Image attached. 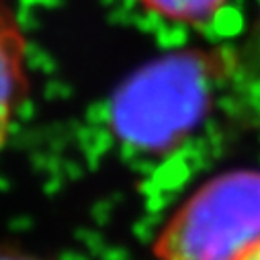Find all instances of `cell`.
I'll return each mask as SVG.
<instances>
[{"instance_id": "5", "label": "cell", "mask_w": 260, "mask_h": 260, "mask_svg": "<svg viewBox=\"0 0 260 260\" xmlns=\"http://www.w3.org/2000/svg\"><path fill=\"white\" fill-rule=\"evenodd\" d=\"M0 260H39V258L31 256V254H27V252H21V250H11V248H7V250H0Z\"/></svg>"}, {"instance_id": "1", "label": "cell", "mask_w": 260, "mask_h": 260, "mask_svg": "<svg viewBox=\"0 0 260 260\" xmlns=\"http://www.w3.org/2000/svg\"><path fill=\"white\" fill-rule=\"evenodd\" d=\"M258 250V168H234L197 186L152 244L156 260H248Z\"/></svg>"}, {"instance_id": "6", "label": "cell", "mask_w": 260, "mask_h": 260, "mask_svg": "<svg viewBox=\"0 0 260 260\" xmlns=\"http://www.w3.org/2000/svg\"><path fill=\"white\" fill-rule=\"evenodd\" d=\"M254 47H256L258 61H260V15H258V21H256V29H254Z\"/></svg>"}, {"instance_id": "3", "label": "cell", "mask_w": 260, "mask_h": 260, "mask_svg": "<svg viewBox=\"0 0 260 260\" xmlns=\"http://www.w3.org/2000/svg\"><path fill=\"white\" fill-rule=\"evenodd\" d=\"M27 39L7 0H0V148L27 99Z\"/></svg>"}, {"instance_id": "4", "label": "cell", "mask_w": 260, "mask_h": 260, "mask_svg": "<svg viewBox=\"0 0 260 260\" xmlns=\"http://www.w3.org/2000/svg\"><path fill=\"white\" fill-rule=\"evenodd\" d=\"M140 7L150 15L184 27L209 25L230 0H138Z\"/></svg>"}, {"instance_id": "7", "label": "cell", "mask_w": 260, "mask_h": 260, "mask_svg": "<svg viewBox=\"0 0 260 260\" xmlns=\"http://www.w3.org/2000/svg\"><path fill=\"white\" fill-rule=\"evenodd\" d=\"M248 260H260V250H258V252H256V254H252V256H250V258H248Z\"/></svg>"}, {"instance_id": "2", "label": "cell", "mask_w": 260, "mask_h": 260, "mask_svg": "<svg viewBox=\"0 0 260 260\" xmlns=\"http://www.w3.org/2000/svg\"><path fill=\"white\" fill-rule=\"evenodd\" d=\"M207 78V57L201 55H174L148 68L117 99L121 136L146 148L174 142L205 109Z\"/></svg>"}]
</instances>
